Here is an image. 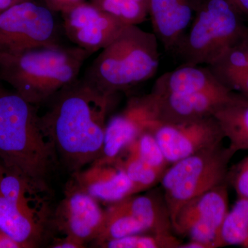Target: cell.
Returning a JSON list of instances; mask_svg holds the SVG:
<instances>
[{"instance_id":"obj_1","label":"cell","mask_w":248,"mask_h":248,"mask_svg":"<svg viewBox=\"0 0 248 248\" xmlns=\"http://www.w3.org/2000/svg\"><path fill=\"white\" fill-rule=\"evenodd\" d=\"M113 98L81 78L55 94L51 107L41 117L58 157L73 174L102 155Z\"/></svg>"},{"instance_id":"obj_2","label":"cell","mask_w":248,"mask_h":248,"mask_svg":"<svg viewBox=\"0 0 248 248\" xmlns=\"http://www.w3.org/2000/svg\"><path fill=\"white\" fill-rule=\"evenodd\" d=\"M58 159L35 105L0 87V163L13 172L45 182Z\"/></svg>"},{"instance_id":"obj_3","label":"cell","mask_w":248,"mask_h":248,"mask_svg":"<svg viewBox=\"0 0 248 248\" xmlns=\"http://www.w3.org/2000/svg\"><path fill=\"white\" fill-rule=\"evenodd\" d=\"M91 55L76 46L60 43L1 55L0 80L36 106L79 79L81 68Z\"/></svg>"},{"instance_id":"obj_4","label":"cell","mask_w":248,"mask_h":248,"mask_svg":"<svg viewBox=\"0 0 248 248\" xmlns=\"http://www.w3.org/2000/svg\"><path fill=\"white\" fill-rule=\"evenodd\" d=\"M159 41L153 32L127 25L100 50L83 79L109 97L151 79L160 63Z\"/></svg>"},{"instance_id":"obj_5","label":"cell","mask_w":248,"mask_h":248,"mask_svg":"<svg viewBox=\"0 0 248 248\" xmlns=\"http://www.w3.org/2000/svg\"><path fill=\"white\" fill-rule=\"evenodd\" d=\"M226 0H201L174 56L186 64L209 66L248 36V25Z\"/></svg>"},{"instance_id":"obj_6","label":"cell","mask_w":248,"mask_h":248,"mask_svg":"<svg viewBox=\"0 0 248 248\" xmlns=\"http://www.w3.org/2000/svg\"><path fill=\"white\" fill-rule=\"evenodd\" d=\"M235 153L221 143L170 165L160 183L172 221L183 205L228 182V166Z\"/></svg>"},{"instance_id":"obj_7","label":"cell","mask_w":248,"mask_h":248,"mask_svg":"<svg viewBox=\"0 0 248 248\" xmlns=\"http://www.w3.org/2000/svg\"><path fill=\"white\" fill-rule=\"evenodd\" d=\"M43 3L25 0L0 14V56L60 44V24Z\"/></svg>"},{"instance_id":"obj_8","label":"cell","mask_w":248,"mask_h":248,"mask_svg":"<svg viewBox=\"0 0 248 248\" xmlns=\"http://www.w3.org/2000/svg\"><path fill=\"white\" fill-rule=\"evenodd\" d=\"M228 184H221L187 202L173 218V232L188 236L206 248L221 247L222 226L228 211Z\"/></svg>"},{"instance_id":"obj_9","label":"cell","mask_w":248,"mask_h":248,"mask_svg":"<svg viewBox=\"0 0 248 248\" xmlns=\"http://www.w3.org/2000/svg\"><path fill=\"white\" fill-rule=\"evenodd\" d=\"M153 133L170 164L223 143L225 136L214 116L180 122H158Z\"/></svg>"},{"instance_id":"obj_10","label":"cell","mask_w":248,"mask_h":248,"mask_svg":"<svg viewBox=\"0 0 248 248\" xmlns=\"http://www.w3.org/2000/svg\"><path fill=\"white\" fill-rule=\"evenodd\" d=\"M159 122L154 96L131 98L124 110L108 121L102 155L96 161L113 162L139 135Z\"/></svg>"},{"instance_id":"obj_11","label":"cell","mask_w":248,"mask_h":248,"mask_svg":"<svg viewBox=\"0 0 248 248\" xmlns=\"http://www.w3.org/2000/svg\"><path fill=\"white\" fill-rule=\"evenodd\" d=\"M61 15L67 38L92 55L110 45L127 26L90 1L75 5Z\"/></svg>"},{"instance_id":"obj_12","label":"cell","mask_w":248,"mask_h":248,"mask_svg":"<svg viewBox=\"0 0 248 248\" xmlns=\"http://www.w3.org/2000/svg\"><path fill=\"white\" fill-rule=\"evenodd\" d=\"M55 215V223L66 236L81 242L97 239L106 218L97 200L71 184Z\"/></svg>"},{"instance_id":"obj_13","label":"cell","mask_w":248,"mask_h":248,"mask_svg":"<svg viewBox=\"0 0 248 248\" xmlns=\"http://www.w3.org/2000/svg\"><path fill=\"white\" fill-rule=\"evenodd\" d=\"M233 92L223 89L206 92L151 93L156 100L159 122L180 123L213 116Z\"/></svg>"},{"instance_id":"obj_14","label":"cell","mask_w":248,"mask_h":248,"mask_svg":"<svg viewBox=\"0 0 248 248\" xmlns=\"http://www.w3.org/2000/svg\"><path fill=\"white\" fill-rule=\"evenodd\" d=\"M201 0H149L153 33L165 51L174 55L190 28Z\"/></svg>"},{"instance_id":"obj_15","label":"cell","mask_w":248,"mask_h":248,"mask_svg":"<svg viewBox=\"0 0 248 248\" xmlns=\"http://www.w3.org/2000/svg\"><path fill=\"white\" fill-rule=\"evenodd\" d=\"M0 196L17 205L41 224L45 225L48 219L50 197L46 182L13 172L1 163Z\"/></svg>"},{"instance_id":"obj_16","label":"cell","mask_w":248,"mask_h":248,"mask_svg":"<svg viewBox=\"0 0 248 248\" xmlns=\"http://www.w3.org/2000/svg\"><path fill=\"white\" fill-rule=\"evenodd\" d=\"M75 174V184L97 201L114 203L133 195V186L116 161H95Z\"/></svg>"},{"instance_id":"obj_17","label":"cell","mask_w":248,"mask_h":248,"mask_svg":"<svg viewBox=\"0 0 248 248\" xmlns=\"http://www.w3.org/2000/svg\"><path fill=\"white\" fill-rule=\"evenodd\" d=\"M235 153L248 151V97L233 92L213 115Z\"/></svg>"},{"instance_id":"obj_18","label":"cell","mask_w":248,"mask_h":248,"mask_svg":"<svg viewBox=\"0 0 248 248\" xmlns=\"http://www.w3.org/2000/svg\"><path fill=\"white\" fill-rule=\"evenodd\" d=\"M129 211L143 225L147 232L172 233V223L164 193L148 192L124 199Z\"/></svg>"},{"instance_id":"obj_19","label":"cell","mask_w":248,"mask_h":248,"mask_svg":"<svg viewBox=\"0 0 248 248\" xmlns=\"http://www.w3.org/2000/svg\"><path fill=\"white\" fill-rule=\"evenodd\" d=\"M0 232L21 248H32L42 239L44 225L0 196Z\"/></svg>"},{"instance_id":"obj_20","label":"cell","mask_w":248,"mask_h":248,"mask_svg":"<svg viewBox=\"0 0 248 248\" xmlns=\"http://www.w3.org/2000/svg\"><path fill=\"white\" fill-rule=\"evenodd\" d=\"M248 37L227 49L213 63L206 66L223 86L234 92L248 68Z\"/></svg>"},{"instance_id":"obj_21","label":"cell","mask_w":248,"mask_h":248,"mask_svg":"<svg viewBox=\"0 0 248 248\" xmlns=\"http://www.w3.org/2000/svg\"><path fill=\"white\" fill-rule=\"evenodd\" d=\"M144 232H147L144 227L130 213L123 200L111 203L106 210L104 226L95 240L102 246L111 240Z\"/></svg>"},{"instance_id":"obj_22","label":"cell","mask_w":248,"mask_h":248,"mask_svg":"<svg viewBox=\"0 0 248 248\" xmlns=\"http://www.w3.org/2000/svg\"><path fill=\"white\" fill-rule=\"evenodd\" d=\"M115 161L124 170L133 184V195L157 184L165 172L152 167L128 150H125Z\"/></svg>"},{"instance_id":"obj_23","label":"cell","mask_w":248,"mask_h":248,"mask_svg":"<svg viewBox=\"0 0 248 248\" xmlns=\"http://www.w3.org/2000/svg\"><path fill=\"white\" fill-rule=\"evenodd\" d=\"M221 247L240 246L248 248V200L238 198L228 211L222 226Z\"/></svg>"},{"instance_id":"obj_24","label":"cell","mask_w":248,"mask_h":248,"mask_svg":"<svg viewBox=\"0 0 248 248\" xmlns=\"http://www.w3.org/2000/svg\"><path fill=\"white\" fill-rule=\"evenodd\" d=\"M98 9L120 19L125 25H139L148 16L149 0H90Z\"/></svg>"},{"instance_id":"obj_25","label":"cell","mask_w":248,"mask_h":248,"mask_svg":"<svg viewBox=\"0 0 248 248\" xmlns=\"http://www.w3.org/2000/svg\"><path fill=\"white\" fill-rule=\"evenodd\" d=\"M182 241L172 233L144 232L111 240L101 247L108 248H179Z\"/></svg>"},{"instance_id":"obj_26","label":"cell","mask_w":248,"mask_h":248,"mask_svg":"<svg viewBox=\"0 0 248 248\" xmlns=\"http://www.w3.org/2000/svg\"><path fill=\"white\" fill-rule=\"evenodd\" d=\"M125 150L133 152L146 164L160 170L165 172L170 165L165 157L153 130H146L139 135Z\"/></svg>"},{"instance_id":"obj_27","label":"cell","mask_w":248,"mask_h":248,"mask_svg":"<svg viewBox=\"0 0 248 248\" xmlns=\"http://www.w3.org/2000/svg\"><path fill=\"white\" fill-rule=\"evenodd\" d=\"M228 181L232 184L238 198L248 200V156L228 172Z\"/></svg>"},{"instance_id":"obj_28","label":"cell","mask_w":248,"mask_h":248,"mask_svg":"<svg viewBox=\"0 0 248 248\" xmlns=\"http://www.w3.org/2000/svg\"><path fill=\"white\" fill-rule=\"evenodd\" d=\"M85 0H43V4L54 13H61Z\"/></svg>"},{"instance_id":"obj_29","label":"cell","mask_w":248,"mask_h":248,"mask_svg":"<svg viewBox=\"0 0 248 248\" xmlns=\"http://www.w3.org/2000/svg\"><path fill=\"white\" fill-rule=\"evenodd\" d=\"M84 244L79 240L66 236L63 239H60L55 245L53 248H84Z\"/></svg>"},{"instance_id":"obj_30","label":"cell","mask_w":248,"mask_h":248,"mask_svg":"<svg viewBox=\"0 0 248 248\" xmlns=\"http://www.w3.org/2000/svg\"><path fill=\"white\" fill-rule=\"evenodd\" d=\"M237 9L248 23V0H226Z\"/></svg>"},{"instance_id":"obj_31","label":"cell","mask_w":248,"mask_h":248,"mask_svg":"<svg viewBox=\"0 0 248 248\" xmlns=\"http://www.w3.org/2000/svg\"><path fill=\"white\" fill-rule=\"evenodd\" d=\"M21 248L17 242L0 232V248Z\"/></svg>"},{"instance_id":"obj_32","label":"cell","mask_w":248,"mask_h":248,"mask_svg":"<svg viewBox=\"0 0 248 248\" xmlns=\"http://www.w3.org/2000/svg\"><path fill=\"white\" fill-rule=\"evenodd\" d=\"M247 46L248 49V37L247 39ZM235 92L239 93V94L248 97V68L244 78L241 80Z\"/></svg>"},{"instance_id":"obj_33","label":"cell","mask_w":248,"mask_h":248,"mask_svg":"<svg viewBox=\"0 0 248 248\" xmlns=\"http://www.w3.org/2000/svg\"><path fill=\"white\" fill-rule=\"evenodd\" d=\"M25 0H0V14Z\"/></svg>"}]
</instances>
